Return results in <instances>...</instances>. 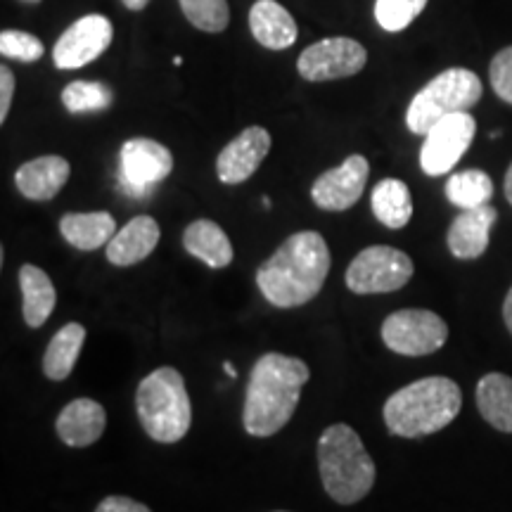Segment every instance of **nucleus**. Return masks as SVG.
<instances>
[{
  "label": "nucleus",
  "instance_id": "5",
  "mask_svg": "<svg viewBox=\"0 0 512 512\" xmlns=\"http://www.w3.org/2000/svg\"><path fill=\"white\" fill-rule=\"evenodd\" d=\"M136 411L143 430L159 444H176L192 425V406L183 375L176 368H157L138 384Z\"/></svg>",
  "mask_w": 512,
  "mask_h": 512
},
{
  "label": "nucleus",
  "instance_id": "30",
  "mask_svg": "<svg viewBox=\"0 0 512 512\" xmlns=\"http://www.w3.org/2000/svg\"><path fill=\"white\" fill-rule=\"evenodd\" d=\"M0 55L19 62H38L46 55V46H43L41 38L29 34V31L5 29L0 34Z\"/></svg>",
  "mask_w": 512,
  "mask_h": 512
},
{
  "label": "nucleus",
  "instance_id": "3",
  "mask_svg": "<svg viewBox=\"0 0 512 512\" xmlns=\"http://www.w3.org/2000/svg\"><path fill=\"white\" fill-rule=\"evenodd\" d=\"M463 392L448 377L411 382L384 403V425L394 437L420 439L441 432L458 418Z\"/></svg>",
  "mask_w": 512,
  "mask_h": 512
},
{
  "label": "nucleus",
  "instance_id": "33",
  "mask_svg": "<svg viewBox=\"0 0 512 512\" xmlns=\"http://www.w3.org/2000/svg\"><path fill=\"white\" fill-rule=\"evenodd\" d=\"M95 512H152V510L128 496H107L105 501H100Z\"/></svg>",
  "mask_w": 512,
  "mask_h": 512
},
{
  "label": "nucleus",
  "instance_id": "32",
  "mask_svg": "<svg viewBox=\"0 0 512 512\" xmlns=\"http://www.w3.org/2000/svg\"><path fill=\"white\" fill-rule=\"evenodd\" d=\"M12 95H15V74L10 72L8 64L0 67V124H5L10 114Z\"/></svg>",
  "mask_w": 512,
  "mask_h": 512
},
{
  "label": "nucleus",
  "instance_id": "31",
  "mask_svg": "<svg viewBox=\"0 0 512 512\" xmlns=\"http://www.w3.org/2000/svg\"><path fill=\"white\" fill-rule=\"evenodd\" d=\"M489 81L498 98L512 105V46L503 48L501 53H496L494 60H491Z\"/></svg>",
  "mask_w": 512,
  "mask_h": 512
},
{
  "label": "nucleus",
  "instance_id": "16",
  "mask_svg": "<svg viewBox=\"0 0 512 512\" xmlns=\"http://www.w3.org/2000/svg\"><path fill=\"white\" fill-rule=\"evenodd\" d=\"M107 427V413L98 401L74 399L57 415L55 430L64 444L72 448L93 446Z\"/></svg>",
  "mask_w": 512,
  "mask_h": 512
},
{
  "label": "nucleus",
  "instance_id": "14",
  "mask_svg": "<svg viewBox=\"0 0 512 512\" xmlns=\"http://www.w3.org/2000/svg\"><path fill=\"white\" fill-rule=\"evenodd\" d=\"M268 150H271V133L261 126H249L233 138L230 143L219 152L216 159V174L219 181L226 185L245 183L252 178L264 162Z\"/></svg>",
  "mask_w": 512,
  "mask_h": 512
},
{
  "label": "nucleus",
  "instance_id": "36",
  "mask_svg": "<svg viewBox=\"0 0 512 512\" xmlns=\"http://www.w3.org/2000/svg\"><path fill=\"white\" fill-rule=\"evenodd\" d=\"M503 190H505V197H508V202L512 204V164L508 166V174H505Z\"/></svg>",
  "mask_w": 512,
  "mask_h": 512
},
{
  "label": "nucleus",
  "instance_id": "23",
  "mask_svg": "<svg viewBox=\"0 0 512 512\" xmlns=\"http://www.w3.org/2000/svg\"><path fill=\"white\" fill-rule=\"evenodd\" d=\"M477 408L494 430L512 434V377L503 373L484 375L477 384Z\"/></svg>",
  "mask_w": 512,
  "mask_h": 512
},
{
  "label": "nucleus",
  "instance_id": "29",
  "mask_svg": "<svg viewBox=\"0 0 512 512\" xmlns=\"http://www.w3.org/2000/svg\"><path fill=\"white\" fill-rule=\"evenodd\" d=\"M427 8V0H377L375 19L384 31H403Z\"/></svg>",
  "mask_w": 512,
  "mask_h": 512
},
{
  "label": "nucleus",
  "instance_id": "22",
  "mask_svg": "<svg viewBox=\"0 0 512 512\" xmlns=\"http://www.w3.org/2000/svg\"><path fill=\"white\" fill-rule=\"evenodd\" d=\"M183 247L209 268H226L233 261V245H230L228 235L223 233L219 223L209 219L192 221L185 228Z\"/></svg>",
  "mask_w": 512,
  "mask_h": 512
},
{
  "label": "nucleus",
  "instance_id": "24",
  "mask_svg": "<svg viewBox=\"0 0 512 512\" xmlns=\"http://www.w3.org/2000/svg\"><path fill=\"white\" fill-rule=\"evenodd\" d=\"M370 207L375 219L392 230L406 228L413 219L411 190L399 178H384L377 183L370 195Z\"/></svg>",
  "mask_w": 512,
  "mask_h": 512
},
{
  "label": "nucleus",
  "instance_id": "7",
  "mask_svg": "<svg viewBox=\"0 0 512 512\" xmlns=\"http://www.w3.org/2000/svg\"><path fill=\"white\" fill-rule=\"evenodd\" d=\"M411 256L396 247L375 245L356 254L347 268V287L354 294L396 292L413 278Z\"/></svg>",
  "mask_w": 512,
  "mask_h": 512
},
{
  "label": "nucleus",
  "instance_id": "6",
  "mask_svg": "<svg viewBox=\"0 0 512 512\" xmlns=\"http://www.w3.org/2000/svg\"><path fill=\"white\" fill-rule=\"evenodd\" d=\"M482 93V79L475 72L463 67L446 69L411 100L406 110V126L415 136H427V131L448 114L467 112L475 107Z\"/></svg>",
  "mask_w": 512,
  "mask_h": 512
},
{
  "label": "nucleus",
  "instance_id": "10",
  "mask_svg": "<svg viewBox=\"0 0 512 512\" xmlns=\"http://www.w3.org/2000/svg\"><path fill=\"white\" fill-rule=\"evenodd\" d=\"M368 53L361 43L347 36H332L313 43L299 55L297 69L306 81H337L354 76L366 67Z\"/></svg>",
  "mask_w": 512,
  "mask_h": 512
},
{
  "label": "nucleus",
  "instance_id": "17",
  "mask_svg": "<svg viewBox=\"0 0 512 512\" xmlns=\"http://www.w3.org/2000/svg\"><path fill=\"white\" fill-rule=\"evenodd\" d=\"M72 166L60 155L36 157L22 164L15 174V185L27 200L48 202L60 192L69 181Z\"/></svg>",
  "mask_w": 512,
  "mask_h": 512
},
{
  "label": "nucleus",
  "instance_id": "21",
  "mask_svg": "<svg viewBox=\"0 0 512 512\" xmlns=\"http://www.w3.org/2000/svg\"><path fill=\"white\" fill-rule=\"evenodd\" d=\"M19 287H22V316L29 328H41L55 309L57 294L53 280L46 271L34 264L19 268Z\"/></svg>",
  "mask_w": 512,
  "mask_h": 512
},
{
  "label": "nucleus",
  "instance_id": "34",
  "mask_svg": "<svg viewBox=\"0 0 512 512\" xmlns=\"http://www.w3.org/2000/svg\"><path fill=\"white\" fill-rule=\"evenodd\" d=\"M503 318H505V325H508V330L512 335V287H510L508 297H505V302H503Z\"/></svg>",
  "mask_w": 512,
  "mask_h": 512
},
{
  "label": "nucleus",
  "instance_id": "8",
  "mask_svg": "<svg viewBox=\"0 0 512 512\" xmlns=\"http://www.w3.org/2000/svg\"><path fill=\"white\" fill-rule=\"evenodd\" d=\"M446 339V320L427 309L396 311L382 323V342L401 356H430L444 347Z\"/></svg>",
  "mask_w": 512,
  "mask_h": 512
},
{
  "label": "nucleus",
  "instance_id": "11",
  "mask_svg": "<svg viewBox=\"0 0 512 512\" xmlns=\"http://www.w3.org/2000/svg\"><path fill=\"white\" fill-rule=\"evenodd\" d=\"M174 171V155L157 140L131 138L121 145L119 181L131 195H145Z\"/></svg>",
  "mask_w": 512,
  "mask_h": 512
},
{
  "label": "nucleus",
  "instance_id": "19",
  "mask_svg": "<svg viewBox=\"0 0 512 512\" xmlns=\"http://www.w3.org/2000/svg\"><path fill=\"white\" fill-rule=\"evenodd\" d=\"M249 31L268 50L290 48L299 36L297 22L278 0H256L249 10Z\"/></svg>",
  "mask_w": 512,
  "mask_h": 512
},
{
  "label": "nucleus",
  "instance_id": "4",
  "mask_svg": "<svg viewBox=\"0 0 512 512\" xmlns=\"http://www.w3.org/2000/svg\"><path fill=\"white\" fill-rule=\"evenodd\" d=\"M318 470L323 489L339 505L363 501L375 486V463L356 430L330 425L318 439Z\"/></svg>",
  "mask_w": 512,
  "mask_h": 512
},
{
  "label": "nucleus",
  "instance_id": "27",
  "mask_svg": "<svg viewBox=\"0 0 512 512\" xmlns=\"http://www.w3.org/2000/svg\"><path fill=\"white\" fill-rule=\"evenodd\" d=\"M114 93L100 81H74L62 91V105L72 114H91L110 110Z\"/></svg>",
  "mask_w": 512,
  "mask_h": 512
},
{
  "label": "nucleus",
  "instance_id": "37",
  "mask_svg": "<svg viewBox=\"0 0 512 512\" xmlns=\"http://www.w3.org/2000/svg\"><path fill=\"white\" fill-rule=\"evenodd\" d=\"M223 370H226V375H228V377H235V375H238V373H235L233 363H230V361H226V363H223Z\"/></svg>",
  "mask_w": 512,
  "mask_h": 512
},
{
  "label": "nucleus",
  "instance_id": "20",
  "mask_svg": "<svg viewBox=\"0 0 512 512\" xmlns=\"http://www.w3.org/2000/svg\"><path fill=\"white\" fill-rule=\"evenodd\" d=\"M60 233L79 252L107 247L117 235V221L107 211H88V214H64L60 221Z\"/></svg>",
  "mask_w": 512,
  "mask_h": 512
},
{
  "label": "nucleus",
  "instance_id": "18",
  "mask_svg": "<svg viewBox=\"0 0 512 512\" xmlns=\"http://www.w3.org/2000/svg\"><path fill=\"white\" fill-rule=\"evenodd\" d=\"M159 235H162V230H159V223L152 216H136L124 228L117 230L110 245L105 247L107 261L114 266L140 264L155 252Z\"/></svg>",
  "mask_w": 512,
  "mask_h": 512
},
{
  "label": "nucleus",
  "instance_id": "2",
  "mask_svg": "<svg viewBox=\"0 0 512 512\" xmlns=\"http://www.w3.org/2000/svg\"><path fill=\"white\" fill-rule=\"evenodd\" d=\"M311 370L302 358L264 354L249 373L242 425L252 437H273L297 411L299 396Z\"/></svg>",
  "mask_w": 512,
  "mask_h": 512
},
{
  "label": "nucleus",
  "instance_id": "28",
  "mask_svg": "<svg viewBox=\"0 0 512 512\" xmlns=\"http://www.w3.org/2000/svg\"><path fill=\"white\" fill-rule=\"evenodd\" d=\"M181 10L195 29L221 34L230 22L228 0H181Z\"/></svg>",
  "mask_w": 512,
  "mask_h": 512
},
{
  "label": "nucleus",
  "instance_id": "13",
  "mask_svg": "<svg viewBox=\"0 0 512 512\" xmlns=\"http://www.w3.org/2000/svg\"><path fill=\"white\" fill-rule=\"evenodd\" d=\"M370 164L363 155H351L337 169L325 171L313 183L311 200L323 211H347L361 200L366 190Z\"/></svg>",
  "mask_w": 512,
  "mask_h": 512
},
{
  "label": "nucleus",
  "instance_id": "35",
  "mask_svg": "<svg viewBox=\"0 0 512 512\" xmlns=\"http://www.w3.org/2000/svg\"><path fill=\"white\" fill-rule=\"evenodd\" d=\"M121 3H124L128 10L138 12V10H145L147 5H150V0H121Z\"/></svg>",
  "mask_w": 512,
  "mask_h": 512
},
{
  "label": "nucleus",
  "instance_id": "26",
  "mask_svg": "<svg viewBox=\"0 0 512 512\" xmlns=\"http://www.w3.org/2000/svg\"><path fill=\"white\" fill-rule=\"evenodd\" d=\"M491 195H494V183H491L486 171L479 169L458 171L446 183L448 202L456 204L460 209L484 207V204H489Z\"/></svg>",
  "mask_w": 512,
  "mask_h": 512
},
{
  "label": "nucleus",
  "instance_id": "38",
  "mask_svg": "<svg viewBox=\"0 0 512 512\" xmlns=\"http://www.w3.org/2000/svg\"><path fill=\"white\" fill-rule=\"evenodd\" d=\"M24 3H41V0H24Z\"/></svg>",
  "mask_w": 512,
  "mask_h": 512
},
{
  "label": "nucleus",
  "instance_id": "9",
  "mask_svg": "<svg viewBox=\"0 0 512 512\" xmlns=\"http://www.w3.org/2000/svg\"><path fill=\"white\" fill-rule=\"evenodd\" d=\"M477 133V121L472 114H448L427 131L420 150V166L427 176H444L470 150Z\"/></svg>",
  "mask_w": 512,
  "mask_h": 512
},
{
  "label": "nucleus",
  "instance_id": "1",
  "mask_svg": "<svg viewBox=\"0 0 512 512\" xmlns=\"http://www.w3.org/2000/svg\"><path fill=\"white\" fill-rule=\"evenodd\" d=\"M330 273L328 242L316 230H302L287 238L271 259L256 271V285L268 304L297 309L323 290Z\"/></svg>",
  "mask_w": 512,
  "mask_h": 512
},
{
  "label": "nucleus",
  "instance_id": "15",
  "mask_svg": "<svg viewBox=\"0 0 512 512\" xmlns=\"http://www.w3.org/2000/svg\"><path fill=\"white\" fill-rule=\"evenodd\" d=\"M496 221L498 211L491 204H484V207L477 209H463V214H458L453 219L451 228L446 233L451 254L463 261L479 259L489 249L491 228H494Z\"/></svg>",
  "mask_w": 512,
  "mask_h": 512
},
{
  "label": "nucleus",
  "instance_id": "25",
  "mask_svg": "<svg viewBox=\"0 0 512 512\" xmlns=\"http://www.w3.org/2000/svg\"><path fill=\"white\" fill-rule=\"evenodd\" d=\"M83 342H86V328L81 323H67L57 330L43 356V375L53 382L67 380L79 361Z\"/></svg>",
  "mask_w": 512,
  "mask_h": 512
},
{
  "label": "nucleus",
  "instance_id": "12",
  "mask_svg": "<svg viewBox=\"0 0 512 512\" xmlns=\"http://www.w3.org/2000/svg\"><path fill=\"white\" fill-rule=\"evenodd\" d=\"M114 36L112 22L105 15L79 17L57 38L53 62L57 69H81L110 48Z\"/></svg>",
  "mask_w": 512,
  "mask_h": 512
}]
</instances>
